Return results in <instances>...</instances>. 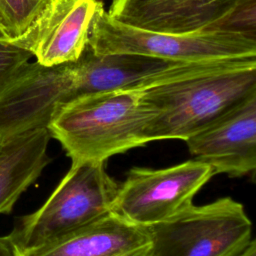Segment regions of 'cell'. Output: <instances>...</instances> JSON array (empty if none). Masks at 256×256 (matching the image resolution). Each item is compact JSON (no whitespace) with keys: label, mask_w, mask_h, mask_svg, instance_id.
<instances>
[{"label":"cell","mask_w":256,"mask_h":256,"mask_svg":"<svg viewBox=\"0 0 256 256\" xmlns=\"http://www.w3.org/2000/svg\"><path fill=\"white\" fill-rule=\"evenodd\" d=\"M256 93V65L199 74L144 89L153 116L150 142L186 140Z\"/></svg>","instance_id":"cell-2"},{"label":"cell","mask_w":256,"mask_h":256,"mask_svg":"<svg viewBox=\"0 0 256 256\" xmlns=\"http://www.w3.org/2000/svg\"><path fill=\"white\" fill-rule=\"evenodd\" d=\"M237 256H256V242L254 239L250 241L247 247Z\"/></svg>","instance_id":"cell-17"},{"label":"cell","mask_w":256,"mask_h":256,"mask_svg":"<svg viewBox=\"0 0 256 256\" xmlns=\"http://www.w3.org/2000/svg\"><path fill=\"white\" fill-rule=\"evenodd\" d=\"M147 227L134 224L113 211L41 246L16 251L17 256H149Z\"/></svg>","instance_id":"cell-10"},{"label":"cell","mask_w":256,"mask_h":256,"mask_svg":"<svg viewBox=\"0 0 256 256\" xmlns=\"http://www.w3.org/2000/svg\"><path fill=\"white\" fill-rule=\"evenodd\" d=\"M152 116L144 88L113 89L83 94L61 104L47 129L72 162H106L150 142Z\"/></svg>","instance_id":"cell-1"},{"label":"cell","mask_w":256,"mask_h":256,"mask_svg":"<svg viewBox=\"0 0 256 256\" xmlns=\"http://www.w3.org/2000/svg\"><path fill=\"white\" fill-rule=\"evenodd\" d=\"M0 43H11V40L0 24Z\"/></svg>","instance_id":"cell-18"},{"label":"cell","mask_w":256,"mask_h":256,"mask_svg":"<svg viewBox=\"0 0 256 256\" xmlns=\"http://www.w3.org/2000/svg\"><path fill=\"white\" fill-rule=\"evenodd\" d=\"M214 175L209 164L197 159L163 169L133 167L119 184L111 211L150 227L192 205L196 193Z\"/></svg>","instance_id":"cell-7"},{"label":"cell","mask_w":256,"mask_h":256,"mask_svg":"<svg viewBox=\"0 0 256 256\" xmlns=\"http://www.w3.org/2000/svg\"><path fill=\"white\" fill-rule=\"evenodd\" d=\"M119 184L107 173L105 162H72L44 204L22 216L7 236L16 251L63 237L110 212Z\"/></svg>","instance_id":"cell-5"},{"label":"cell","mask_w":256,"mask_h":256,"mask_svg":"<svg viewBox=\"0 0 256 256\" xmlns=\"http://www.w3.org/2000/svg\"><path fill=\"white\" fill-rule=\"evenodd\" d=\"M101 0H50L13 45L43 66L77 61L88 47L90 27Z\"/></svg>","instance_id":"cell-8"},{"label":"cell","mask_w":256,"mask_h":256,"mask_svg":"<svg viewBox=\"0 0 256 256\" xmlns=\"http://www.w3.org/2000/svg\"><path fill=\"white\" fill-rule=\"evenodd\" d=\"M0 256H17L16 249L8 236L0 237Z\"/></svg>","instance_id":"cell-16"},{"label":"cell","mask_w":256,"mask_h":256,"mask_svg":"<svg viewBox=\"0 0 256 256\" xmlns=\"http://www.w3.org/2000/svg\"><path fill=\"white\" fill-rule=\"evenodd\" d=\"M236 0H113L108 14L115 20L164 33L211 29Z\"/></svg>","instance_id":"cell-11"},{"label":"cell","mask_w":256,"mask_h":256,"mask_svg":"<svg viewBox=\"0 0 256 256\" xmlns=\"http://www.w3.org/2000/svg\"><path fill=\"white\" fill-rule=\"evenodd\" d=\"M88 46L98 55H139L172 62L256 58V38L223 30L150 31L112 18L103 4L90 27Z\"/></svg>","instance_id":"cell-4"},{"label":"cell","mask_w":256,"mask_h":256,"mask_svg":"<svg viewBox=\"0 0 256 256\" xmlns=\"http://www.w3.org/2000/svg\"><path fill=\"white\" fill-rule=\"evenodd\" d=\"M194 159L215 174L242 177L256 168V93L185 140Z\"/></svg>","instance_id":"cell-9"},{"label":"cell","mask_w":256,"mask_h":256,"mask_svg":"<svg viewBox=\"0 0 256 256\" xmlns=\"http://www.w3.org/2000/svg\"><path fill=\"white\" fill-rule=\"evenodd\" d=\"M31 58L32 55L29 52L12 43H0V78Z\"/></svg>","instance_id":"cell-15"},{"label":"cell","mask_w":256,"mask_h":256,"mask_svg":"<svg viewBox=\"0 0 256 256\" xmlns=\"http://www.w3.org/2000/svg\"><path fill=\"white\" fill-rule=\"evenodd\" d=\"M97 81V58L90 49L74 62L43 66L29 60L16 66L0 78V145L47 128L61 104L93 92Z\"/></svg>","instance_id":"cell-3"},{"label":"cell","mask_w":256,"mask_h":256,"mask_svg":"<svg viewBox=\"0 0 256 256\" xmlns=\"http://www.w3.org/2000/svg\"><path fill=\"white\" fill-rule=\"evenodd\" d=\"M0 146H1V145H0Z\"/></svg>","instance_id":"cell-19"},{"label":"cell","mask_w":256,"mask_h":256,"mask_svg":"<svg viewBox=\"0 0 256 256\" xmlns=\"http://www.w3.org/2000/svg\"><path fill=\"white\" fill-rule=\"evenodd\" d=\"M47 128L18 135L0 146V214H9L20 196L51 161Z\"/></svg>","instance_id":"cell-12"},{"label":"cell","mask_w":256,"mask_h":256,"mask_svg":"<svg viewBox=\"0 0 256 256\" xmlns=\"http://www.w3.org/2000/svg\"><path fill=\"white\" fill-rule=\"evenodd\" d=\"M210 30H223L256 38V0H236Z\"/></svg>","instance_id":"cell-14"},{"label":"cell","mask_w":256,"mask_h":256,"mask_svg":"<svg viewBox=\"0 0 256 256\" xmlns=\"http://www.w3.org/2000/svg\"><path fill=\"white\" fill-rule=\"evenodd\" d=\"M147 228L149 256H237L252 240V222L231 197L192 204Z\"/></svg>","instance_id":"cell-6"},{"label":"cell","mask_w":256,"mask_h":256,"mask_svg":"<svg viewBox=\"0 0 256 256\" xmlns=\"http://www.w3.org/2000/svg\"><path fill=\"white\" fill-rule=\"evenodd\" d=\"M50 0H0V24L11 43L19 38Z\"/></svg>","instance_id":"cell-13"}]
</instances>
